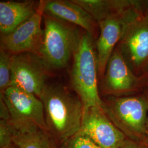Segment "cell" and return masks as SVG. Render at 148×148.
<instances>
[{
  "label": "cell",
  "mask_w": 148,
  "mask_h": 148,
  "mask_svg": "<svg viewBox=\"0 0 148 148\" xmlns=\"http://www.w3.org/2000/svg\"><path fill=\"white\" fill-rule=\"evenodd\" d=\"M40 99L48 133L59 145L79 131L84 106L75 92L63 85L47 84Z\"/></svg>",
  "instance_id": "1"
},
{
  "label": "cell",
  "mask_w": 148,
  "mask_h": 148,
  "mask_svg": "<svg viewBox=\"0 0 148 148\" xmlns=\"http://www.w3.org/2000/svg\"><path fill=\"white\" fill-rule=\"evenodd\" d=\"M73 56L70 79L74 92L82 101L84 109L102 107L97 84V53L92 36L89 33L85 32L79 35Z\"/></svg>",
  "instance_id": "2"
},
{
  "label": "cell",
  "mask_w": 148,
  "mask_h": 148,
  "mask_svg": "<svg viewBox=\"0 0 148 148\" xmlns=\"http://www.w3.org/2000/svg\"><path fill=\"white\" fill-rule=\"evenodd\" d=\"M107 116L127 139L139 143L148 131V106L142 97L109 96L102 99Z\"/></svg>",
  "instance_id": "3"
},
{
  "label": "cell",
  "mask_w": 148,
  "mask_h": 148,
  "mask_svg": "<svg viewBox=\"0 0 148 148\" xmlns=\"http://www.w3.org/2000/svg\"><path fill=\"white\" fill-rule=\"evenodd\" d=\"M42 40L38 54L51 69H62L69 62L79 38L72 24L44 13Z\"/></svg>",
  "instance_id": "4"
},
{
  "label": "cell",
  "mask_w": 148,
  "mask_h": 148,
  "mask_svg": "<svg viewBox=\"0 0 148 148\" xmlns=\"http://www.w3.org/2000/svg\"><path fill=\"white\" fill-rule=\"evenodd\" d=\"M0 97L5 101L10 121L18 131L40 128L48 132L42 102L36 95L11 86Z\"/></svg>",
  "instance_id": "5"
},
{
  "label": "cell",
  "mask_w": 148,
  "mask_h": 148,
  "mask_svg": "<svg viewBox=\"0 0 148 148\" xmlns=\"http://www.w3.org/2000/svg\"><path fill=\"white\" fill-rule=\"evenodd\" d=\"M11 86L40 98L51 70L37 53L12 55Z\"/></svg>",
  "instance_id": "6"
},
{
  "label": "cell",
  "mask_w": 148,
  "mask_h": 148,
  "mask_svg": "<svg viewBox=\"0 0 148 148\" xmlns=\"http://www.w3.org/2000/svg\"><path fill=\"white\" fill-rule=\"evenodd\" d=\"M79 131L102 148H120L127 139L101 106L84 109Z\"/></svg>",
  "instance_id": "7"
},
{
  "label": "cell",
  "mask_w": 148,
  "mask_h": 148,
  "mask_svg": "<svg viewBox=\"0 0 148 148\" xmlns=\"http://www.w3.org/2000/svg\"><path fill=\"white\" fill-rule=\"evenodd\" d=\"M44 14V1H40L36 13L14 31L1 36L0 48L12 54L31 52L38 54L42 40L41 24Z\"/></svg>",
  "instance_id": "8"
},
{
  "label": "cell",
  "mask_w": 148,
  "mask_h": 148,
  "mask_svg": "<svg viewBox=\"0 0 148 148\" xmlns=\"http://www.w3.org/2000/svg\"><path fill=\"white\" fill-rule=\"evenodd\" d=\"M135 79L121 53L115 50L109 59L104 75L102 92L114 97L133 90Z\"/></svg>",
  "instance_id": "9"
},
{
  "label": "cell",
  "mask_w": 148,
  "mask_h": 148,
  "mask_svg": "<svg viewBox=\"0 0 148 148\" xmlns=\"http://www.w3.org/2000/svg\"><path fill=\"white\" fill-rule=\"evenodd\" d=\"M100 35L96 43L98 73L103 76L114 48L123 36L126 24L122 16H112L98 21Z\"/></svg>",
  "instance_id": "10"
},
{
  "label": "cell",
  "mask_w": 148,
  "mask_h": 148,
  "mask_svg": "<svg viewBox=\"0 0 148 148\" xmlns=\"http://www.w3.org/2000/svg\"><path fill=\"white\" fill-rule=\"evenodd\" d=\"M44 13L84 29L93 36L95 20L73 0L44 1Z\"/></svg>",
  "instance_id": "11"
},
{
  "label": "cell",
  "mask_w": 148,
  "mask_h": 148,
  "mask_svg": "<svg viewBox=\"0 0 148 148\" xmlns=\"http://www.w3.org/2000/svg\"><path fill=\"white\" fill-rule=\"evenodd\" d=\"M40 2L35 1H1V36L11 34L23 23L34 16L38 8Z\"/></svg>",
  "instance_id": "12"
},
{
  "label": "cell",
  "mask_w": 148,
  "mask_h": 148,
  "mask_svg": "<svg viewBox=\"0 0 148 148\" xmlns=\"http://www.w3.org/2000/svg\"><path fill=\"white\" fill-rule=\"evenodd\" d=\"M123 42L134 64L139 66L148 60V23L133 24L125 29Z\"/></svg>",
  "instance_id": "13"
},
{
  "label": "cell",
  "mask_w": 148,
  "mask_h": 148,
  "mask_svg": "<svg viewBox=\"0 0 148 148\" xmlns=\"http://www.w3.org/2000/svg\"><path fill=\"white\" fill-rule=\"evenodd\" d=\"M85 9L95 21L112 16H121L125 2L118 1L73 0Z\"/></svg>",
  "instance_id": "14"
},
{
  "label": "cell",
  "mask_w": 148,
  "mask_h": 148,
  "mask_svg": "<svg viewBox=\"0 0 148 148\" xmlns=\"http://www.w3.org/2000/svg\"><path fill=\"white\" fill-rule=\"evenodd\" d=\"M13 144L19 148H60L49 133L40 128L27 131L17 130Z\"/></svg>",
  "instance_id": "15"
},
{
  "label": "cell",
  "mask_w": 148,
  "mask_h": 148,
  "mask_svg": "<svg viewBox=\"0 0 148 148\" xmlns=\"http://www.w3.org/2000/svg\"><path fill=\"white\" fill-rule=\"evenodd\" d=\"M12 54L0 48V95L11 86Z\"/></svg>",
  "instance_id": "16"
},
{
  "label": "cell",
  "mask_w": 148,
  "mask_h": 148,
  "mask_svg": "<svg viewBox=\"0 0 148 148\" xmlns=\"http://www.w3.org/2000/svg\"><path fill=\"white\" fill-rule=\"evenodd\" d=\"M60 148H102L84 133L79 131L59 145Z\"/></svg>",
  "instance_id": "17"
},
{
  "label": "cell",
  "mask_w": 148,
  "mask_h": 148,
  "mask_svg": "<svg viewBox=\"0 0 148 148\" xmlns=\"http://www.w3.org/2000/svg\"><path fill=\"white\" fill-rule=\"evenodd\" d=\"M17 129L10 120H0V148L14 146L13 138Z\"/></svg>",
  "instance_id": "18"
},
{
  "label": "cell",
  "mask_w": 148,
  "mask_h": 148,
  "mask_svg": "<svg viewBox=\"0 0 148 148\" xmlns=\"http://www.w3.org/2000/svg\"><path fill=\"white\" fill-rule=\"evenodd\" d=\"M0 118L1 120H10L11 117L8 108L3 98L0 97Z\"/></svg>",
  "instance_id": "19"
},
{
  "label": "cell",
  "mask_w": 148,
  "mask_h": 148,
  "mask_svg": "<svg viewBox=\"0 0 148 148\" xmlns=\"http://www.w3.org/2000/svg\"><path fill=\"white\" fill-rule=\"evenodd\" d=\"M120 148H140V147L137 143L131 140L127 139Z\"/></svg>",
  "instance_id": "20"
},
{
  "label": "cell",
  "mask_w": 148,
  "mask_h": 148,
  "mask_svg": "<svg viewBox=\"0 0 148 148\" xmlns=\"http://www.w3.org/2000/svg\"><path fill=\"white\" fill-rule=\"evenodd\" d=\"M137 143L140 148H148V131L144 137L139 143Z\"/></svg>",
  "instance_id": "21"
},
{
  "label": "cell",
  "mask_w": 148,
  "mask_h": 148,
  "mask_svg": "<svg viewBox=\"0 0 148 148\" xmlns=\"http://www.w3.org/2000/svg\"><path fill=\"white\" fill-rule=\"evenodd\" d=\"M145 99H146V101H147V104H148V95H147L146 96V97H145ZM147 128H148V122H147Z\"/></svg>",
  "instance_id": "22"
},
{
  "label": "cell",
  "mask_w": 148,
  "mask_h": 148,
  "mask_svg": "<svg viewBox=\"0 0 148 148\" xmlns=\"http://www.w3.org/2000/svg\"><path fill=\"white\" fill-rule=\"evenodd\" d=\"M18 148V147H16V146H15V145H14V146H12V147H10V148Z\"/></svg>",
  "instance_id": "23"
}]
</instances>
